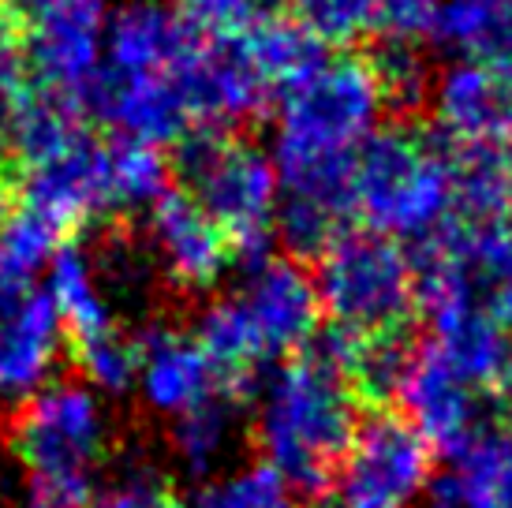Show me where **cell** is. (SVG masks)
Instances as JSON below:
<instances>
[{
  "instance_id": "23",
  "label": "cell",
  "mask_w": 512,
  "mask_h": 508,
  "mask_svg": "<svg viewBox=\"0 0 512 508\" xmlns=\"http://www.w3.org/2000/svg\"><path fill=\"white\" fill-rule=\"evenodd\" d=\"M296 486L266 460L232 464L221 475L199 482L184 508H299Z\"/></svg>"
},
{
  "instance_id": "5",
  "label": "cell",
  "mask_w": 512,
  "mask_h": 508,
  "mask_svg": "<svg viewBox=\"0 0 512 508\" xmlns=\"http://www.w3.org/2000/svg\"><path fill=\"white\" fill-rule=\"evenodd\" d=\"M176 176L228 236L240 266L270 258L277 247L281 176L266 146L240 131L202 127L176 146Z\"/></svg>"
},
{
  "instance_id": "1",
  "label": "cell",
  "mask_w": 512,
  "mask_h": 508,
  "mask_svg": "<svg viewBox=\"0 0 512 508\" xmlns=\"http://www.w3.org/2000/svg\"><path fill=\"white\" fill-rule=\"evenodd\" d=\"M389 105L367 53H326L288 83L270 109V157L281 176L277 243L292 258H318L356 228L359 150L385 127Z\"/></svg>"
},
{
  "instance_id": "8",
  "label": "cell",
  "mask_w": 512,
  "mask_h": 508,
  "mask_svg": "<svg viewBox=\"0 0 512 508\" xmlns=\"http://www.w3.org/2000/svg\"><path fill=\"white\" fill-rule=\"evenodd\" d=\"M415 254L419 303L449 299L512 325V221H456Z\"/></svg>"
},
{
  "instance_id": "3",
  "label": "cell",
  "mask_w": 512,
  "mask_h": 508,
  "mask_svg": "<svg viewBox=\"0 0 512 508\" xmlns=\"http://www.w3.org/2000/svg\"><path fill=\"white\" fill-rule=\"evenodd\" d=\"M352 198L359 228L389 236L412 251L460 221L445 142L408 120L385 124L359 150Z\"/></svg>"
},
{
  "instance_id": "29",
  "label": "cell",
  "mask_w": 512,
  "mask_h": 508,
  "mask_svg": "<svg viewBox=\"0 0 512 508\" xmlns=\"http://www.w3.org/2000/svg\"><path fill=\"white\" fill-rule=\"evenodd\" d=\"M180 12L202 38H240L288 15V0H180Z\"/></svg>"
},
{
  "instance_id": "10",
  "label": "cell",
  "mask_w": 512,
  "mask_h": 508,
  "mask_svg": "<svg viewBox=\"0 0 512 508\" xmlns=\"http://www.w3.org/2000/svg\"><path fill=\"white\" fill-rule=\"evenodd\" d=\"M494 400L498 396L475 389L464 374H456L427 340H419L408 355L404 378L397 385V411L427 438V445L445 460L475 445L486 430H494Z\"/></svg>"
},
{
  "instance_id": "2",
  "label": "cell",
  "mask_w": 512,
  "mask_h": 508,
  "mask_svg": "<svg viewBox=\"0 0 512 508\" xmlns=\"http://www.w3.org/2000/svg\"><path fill=\"white\" fill-rule=\"evenodd\" d=\"M251 438L258 460L277 467L299 497L329 494L344 452L356 438L359 393L318 352L273 363L251 393Z\"/></svg>"
},
{
  "instance_id": "14",
  "label": "cell",
  "mask_w": 512,
  "mask_h": 508,
  "mask_svg": "<svg viewBox=\"0 0 512 508\" xmlns=\"http://www.w3.org/2000/svg\"><path fill=\"white\" fill-rule=\"evenodd\" d=\"M86 116L101 120L116 139L146 142L157 150L180 146L187 135L199 131L176 71H150V75L101 71L98 86L86 98Z\"/></svg>"
},
{
  "instance_id": "17",
  "label": "cell",
  "mask_w": 512,
  "mask_h": 508,
  "mask_svg": "<svg viewBox=\"0 0 512 508\" xmlns=\"http://www.w3.org/2000/svg\"><path fill=\"white\" fill-rule=\"evenodd\" d=\"M64 340V322L42 284L12 303H0V400L19 408L53 385Z\"/></svg>"
},
{
  "instance_id": "22",
  "label": "cell",
  "mask_w": 512,
  "mask_h": 508,
  "mask_svg": "<svg viewBox=\"0 0 512 508\" xmlns=\"http://www.w3.org/2000/svg\"><path fill=\"white\" fill-rule=\"evenodd\" d=\"M68 243V236L27 206H12L0 217V303L27 296L45 281L53 254Z\"/></svg>"
},
{
  "instance_id": "24",
  "label": "cell",
  "mask_w": 512,
  "mask_h": 508,
  "mask_svg": "<svg viewBox=\"0 0 512 508\" xmlns=\"http://www.w3.org/2000/svg\"><path fill=\"white\" fill-rule=\"evenodd\" d=\"M370 71L382 86V98L389 113L408 116L419 113L430 101V86H434V71H430L423 45L404 42V38H382L367 53Z\"/></svg>"
},
{
  "instance_id": "4",
  "label": "cell",
  "mask_w": 512,
  "mask_h": 508,
  "mask_svg": "<svg viewBox=\"0 0 512 508\" xmlns=\"http://www.w3.org/2000/svg\"><path fill=\"white\" fill-rule=\"evenodd\" d=\"M8 445L27 471L30 508H90L109 445L105 396L86 381H53L15 408Z\"/></svg>"
},
{
  "instance_id": "19",
  "label": "cell",
  "mask_w": 512,
  "mask_h": 508,
  "mask_svg": "<svg viewBox=\"0 0 512 508\" xmlns=\"http://www.w3.org/2000/svg\"><path fill=\"white\" fill-rule=\"evenodd\" d=\"M42 288L49 292L60 322H64L68 344H83V340H94L101 333L120 329L113 299H109L113 288H109L105 273H101L98 254L83 247V243L68 240L53 254Z\"/></svg>"
},
{
  "instance_id": "15",
  "label": "cell",
  "mask_w": 512,
  "mask_h": 508,
  "mask_svg": "<svg viewBox=\"0 0 512 508\" xmlns=\"http://www.w3.org/2000/svg\"><path fill=\"white\" fill-rule=\"evenodd\" d=\"M427 109L434 135L449 146L512 139V79L483 60L453 57L434 71Z\"/></svg>"
},
{
  "instance_id": "6",
  "label": "cell",
  "mask_w": 512,
  "mask_h": 508,
  "mask_svg": "<svg viewBox=\"0 0 512 508\" xmlns=\"http://www.w3.org/2000/svg\"><path fill=\"white\" fill-rule=\"evenodd\" d=\"M314 288L326 325L352 337H400L419 318V269L412 247L348 228L314 258Z\"/></svg>"
},
{
  "instance_id": "31",
  "label": "cell",
  "mask_w": 512,
  "mask_h": 508,
  "mask_svg": "<svg viewBox=\"0 0 512 508\" xmlns=\"http://www.w3.org/2000/svg\"><path fill=\"white\" fill-rule=\"evenodd\" d=\"M449 0H382V30L385 38L427 45L430 27Z\"/></svg>"
},
{
  "instance_id": "27",
  "label": "cell",
  "mask_w": 512,
  "mask_h": 508,
  "mask_svg": "<svg viewBox=\"0 0 512 508\" xmlns=\"http://www.w3.org/2000/svg\"><path fill=\"white\" fill-rule=\"evenodd\" d=\"M72 359L83 381L98 396H128L135 393V378H139V344L131 333L113 329L94 340L72 344Z\"/></svg>"
},
{
  "instance_id": "11",
  "label": "cell",
  "mask_w": 512,
  "mask_h": 508,
  "mask_svg": "<svg viewBox=\"0 0 512 508\" xmlns=\"http://www.w3.org/2000/svg\"><path fill=\"white\" fill-rule=\"evenodd\" d=\"M109 15L113 0H49L23 27L34 83L86 109V98L98 86L105 64Z\"/></svg>"
},
{
  "instance_id": "30",
  "label": "cell",
  "mask_w": 512,
  "mask_h": 508,
  "mask_svg": "<svg viewBox=\"0 0 512 508\" xmlns=\"http://www.w3.org/2000/svg\"><path fill=\"white\" fill-rule=\"evenodd\" d=\"M423 508H512V501L468 460H449L427 494Z\"/></svg>"
},
{
  "instance_id": "20",
  "label": "cell",
  "mask_w": 512,
  "mask_h": 508,
  "mask_svg": "<svg viewBox=\"0 0 512 508\" xmlns=\"http://www.w3.org/2000/svg\"><path fill=\"white\" fill-rule=\"evenodd\" d=\"M456 217L471 225L512 221V139L449 146Z\"/></svg>"
},
{
  "instance_id": "16",
  "label": "cell",
  "mask_w": 512,
  "mask_h": 508,
  "mask_svg": "<svg viewBox=\"0 0 512 508\" xmlns=\"http://www.w3.org/2000/svg\"><path fill=\"white\" fill-rule=\"evenodd\" d=\"M135 344H139L135 393L161 419L172 423L176 415H184V411L199 408V404L225 393L221 374L214 370L210 355L202 352L199 340L184 329L154 322L146 325L143 333H135Z\"/></svg>"
},
{
  "instance_id": "25",
  "label": "cell",
  "mask_w": 512,
  "mask_h": 508,
  "mask_svg": "<svg viewBox=\"0 0 512 508\" xmlns=\"http://www.w3.org/2000/svg\"><path fill=\"white\" fill-rule=\"evenodd\" d=\"M288 15L322 49H348L382 30V0H288Z\"/></svg>"
},
{
  "instance_id": "21",
  "label": "cell",
  "mask_w": 512,
  "mask_h": 508,
  "mask_svg": "<svg viewBox=\"0 0 512 508\" xmlns=\"http://www.w3.org/2000/svg\"><path fill=\"white\" fill-rule=\"evenodd\" d=\"M240 408L236 396L221 393L169 423L172 460L187 479H195V486L232 467V452L240 441Z\"/></svg>"
},
{
  "instance_id": "28",
  "label": "cell",
  "mask_w": 512,
  "mask_h": 508,
  "mask_svg": "<svg viewBox=\"0 0 512 508\" xmlns=\"http://www.w3.org/2000/svg\"><path fill=\"white\" fill-rule=\"evenodd\" d=\"M34 90L27 57V30L15 15L0 12V165H8V142L19 105Z\"/></svg>"
},
{
  "instance_id": "7",
  "label": "cell",
  "mask_w": 512,
  "mask_h": 508,
  "mask_svg": "<svg viewBox=\"0 0 512 508\" xmlns=\"http://www.w3.org/2000/svg\"><path fill=\"white\" fill-rule=\"evenodd\" d=\"M438 479V452L397 408L363 415L329 486L333 508H423Z\"/></svg>"
},
{
  "instance_id": "13",
  "label": "cell",
  "mask_w": 512,
  "mask_h": 508,
  "mask_svg": "<svg viewBox=\"0 0 512 508\" xmlns=\"http://www.w3.org/2000/svg\"><path fill=\"white\" fill-rule=\"evenodd\" d=\"M143 236L150 266L180 292H214L236 266L228 236L184 187H172L143 213Z\"/></svg>"
},
{
  "instance_id": "12",
  "label": "cell",
  "mask_w": 512,
  "mask_h": 508,
  "mask_svg": "<svg viewBox=\"0 0 512 508\" xmlns=\"http://www.w3.org/2000/svg\"><path fill=\"white\" fill-rule=\"evenodd\" d=\"M232 296L273 363L307 352L318 329L326 325L314 273L292 254H270L255 266H243Z\"/></svg>"
},
{
  "instance_id": "18",
  "label": "cell",
  "mask_w": 512,
  "mask_h": 508,
  "mask_svg": "<svg viewBox=\"0 0 512 508\" xmlns=\"http://www.w3.org/2000/svg\"><path fill=\"white\" fill-rule=\"evenodd\" d=\"M202 34L180 4L165 0H124L116 4L105 27V64L109 75H150V71H176L191 57Z\"/></svg>"
},
{
  "instance_id": "9",
  "label": "cell",
  "mask_w": 512,
  "mask_h": 508,
  "mask_svg": "<svg viewBox=\"0 0 512 508\" xmlns=\"http://www.w3.org/2000/svg\"><path fill=\"white\" fill-rule=\"evenodd\" d=\"M12 176L15 206H27L30 213L45 217L64 236L86 225L124 217L113 139H98L94 131L72 142L68 150H60L57 157L19 169Z\"/></svg>"
},
{
  "instance_id": "32",
  "label": "cell",
  "mask_w": 512,
  "mask_h": 508,
  "mask_svg": "<svg viewBox=\"0 0 512 508\" xmlns=\"http://www.w3.org/2000/svg\"><path fill=\"white\" fill-rule=\"evenodd\" d=\"M4 195H8V184L0 180V217H4Z\"/></svg>"
},
{
  "instance_id": "26",
  "label": "cell",
  "mask_w": 512,
  "mask_h": 508,
  "mask_svg": "<svg viewBox=\"0 0 512 508\" xmlns=\"http://www.w3.org/2000/svg\"><path fill=\"white\" fill-rule=\"evenodd\" d=\"M90 508H184L172 479L150 456H120L98 479Z\"/></svg>"
}]
</instances>
